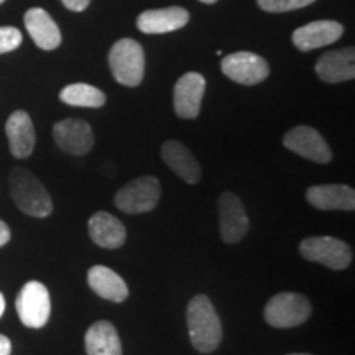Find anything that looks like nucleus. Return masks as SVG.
<instances>
[{
	"mask_svg": "<svg viewBox=\"0 0 355 355\" xmlns=\"http://www.w3.org/2000/svg\"><path fill=\"white\" fill-rule=\"evenodd\" d=\"M189 339L194 349L202 354L214 352L222 340V324L214 306L206 295H198L189 301L186 311Z\"/></svg>",
	"mask_w": 355,
	"mask_h": 355,
	"instance_id": "1",
	"label": "nucleus"
},
{
	"mask_svg": "<svg viewBox=\"0 0 355 355\" xmlns=\"http://www.w3.org/2000/svg\"><path fill=\"white\" fill-rule=\"evenodd\" d=\"M10 196L15 206L26 216L48 217L53 212V199L42 181L25 168H13L10 173Z\"/></svg>",
	"mask_w": 355,
	"mask_h": 355,
	"instance_id": "2",
	"label": "nucleus"
},
{
	"mask_svg": "<svg viewBox=\"0 0 355 355\" xmlns=\"http://www.w3.org/2000/svg\"><path fill=\"white\" fill-rule=\"evenodd\" d=\"M109 64L115 81L122 86L137 87L144 81L145 53L141 44L135 40H119L109 53Z\"/></svg>",
	"mask_w": 355,
	"mask_h": 355,
	"instance_id": "3",
	"label": "nucleus"
},
{
	"mask_svg": "<svg viewBox=\"0 0 355 355\" xmlns=\"http://www.w3.org/2000/svg\"><path fill=\"white\" fill-rule=\"evenodd\" d=\"M265 321L278 329H290L304 324L311 316V303L301 293L282 291L265 306Z\"/></svg>",
	"mask_w": 355,
	"mask_h": 355,
	"instance_id": "4",
	"label": "nucleus"
},
{
	"mask_svg": "<svg viewBox=\"0 0 355 355\" xmlns=\"http://www.w3.org/2000/svg\"><path fill=\"white\" fill-rule=\"evenodd\" d=\"M162 198V184L155 176H141L127 183L115 194V206L125 214L153 211Z\"/></svg>",
	"mask_w": 355,
	"mask_h": 355,
	"instance_id": "5",
	"label": "nucleus"
},
{
	"mask_svg": "<svg viewBox=\"0 0 355 355\" xmlns=\"http://www.w3.org/2000/svg\"><path fill=\"white\" fill-rule=\"evenodd\" d=\"M300 254L304 260L322 263L331 270H344L352 263V248L329 235L304 239L300 243Z\"/></svg>",
	"mask_w": 355,
	"mask_h": 355,
	"instance_id": "6",
	"label": "nucleus"
},
{
	"mask_svg": "<svg viewBox=\"0 0 355 355\" xmlns=\"http://www.w3.org/2000/svg\"><path fill=\"white\" fill-rule=\"evenodd\" d=\"M17 314L24 326L42 329L46 326L51 314V300L48 288L40 282L25 283L15 301Z\"/></svg>",
	"mask_w": 355,
	"mask_h": 355,
	"instance_id": "7",
	"label": "nucleus"
},
{
	"mask_svg": "<svg viewBox=\"0 0 355 355\" xmlns=\"http://www.w3.org/2000/svg\"><path fill=\"white\" fill-rule=\"evenodd\" d=\"M220 68L229 79L243 86H255L263 83L270 74L268 63L261 56L250 51H237L225 56Z\"/></svg>",
	"mask_w": 355,
	"mask_h": 355,
	"instance_id": "8",
	"label": "nucleus"
},
{
	"mask_svg": "<svg viewBox=\"0 0 355 355\" xmlns=\"http://www.w3.org/2000/svg\"><path fill=\"white\" fill-rule=\"evenodd\" d=\"M219 227L220 237L225 243H237L245 237L250 222H248L245 207L241 198L234 193H222L219 201Z\"/></svg>",
	"mask_w": 355,
	"mask_h": 355,
	"instance_id": "9",
	"label": "nucleus"
},
{
	"mask_svg": "<svg viewBox=\"0 0 355 355\" xmlns=\"http://www.w3.org/2000/svg\"><path fill=\"white\" fill-rule=\"evenodd\" d=\"M283 145L293 153L300 157L308 158L311 162L316 163H329L332 159V152L327 145V141L322 139V135L313 127L298 125L286 132L283 137Z\"/></svg>",
	"mask_w": 355,
	"mask_h": 355,
	"instance_id": "10",
	"label": "nucleus"
},
{
	"mask_svg": "<svg viewBox=\"0 0 355 355\" xmlns=\"http://www.w3.org/2000/svg\"><path fill=\"white\" fill-rule=\"evenodd\" d=\"M53 139L64 153L83 157L94 146V133L87 122L79 119H64L53 127Z\"/></svg>",
	"mask_w": 355,
	"mask_h": 355,
	"instance_id": "11",
	"label": "nucleus"
},
{
	"mask_svg": "<svg viewBox=\"0 0 355 355\" xmlns=\"http://www.w3.org/2000/svg\"><path fill=\"white\" fill-rule=\"evenodd\" d=\"M206 91V79L199 73H186L175 84V112L181 119H196Z\"/></svg>",
	"mask_w": 355,
	"mask_h": 355,
	"instance_id": "12",
	"label": "nucleus"
},
{
	"mask_svg": "<svg viewBox=\"0 0 355 355\" xmlns=\"http://www.w3.org/2000/svg\"><path fill=\"white\" fill-rule=\"evenodd\" d=\"M306 199L321 211H354L355 191L347 184H316L306 191Z\"/></svg>",
	"mask_w": 355,
	"mask_h": 355,
	"instance_id": "13",
	"label": "nucleus"
},
{
	"mask_svg": "<svg viewBox=\"0 0 355 355\" xmlns=\"http://www.w3.org/2000/svg\"><path fill=\"white\" fill-rule=\"evenodd\" d=\"M344 26L332 20H319L301 26L293 33V44L300 51H311L316 48L336 43L343 37Z\"/></svg>",
	"mask_w": 355,
	"mask_h": 355,
	"instance_id": "14",
	"label": "nucleus"
},
{
	"mask_svg": "<svg viewBox=\"0 0 355 355\" xmlns=\"http://www.w3.org/2000/svg\"><path fill=\"white\" fill-rule=\"evenodd\" d=\"M8 146L15 158H28L33 153L37 135L30 115L25 110H15L6 123Z\"/></svg>",
	"mask_w": 355,
	"mask_h": 355,
	"instance_id": "15",
	"label": "nucleus"
},
{
	"mask_svg": "<svg viewBox=\"0 0 355 355\" xmlns=\"http://www.w3.org/2000/svg\"><path fill=\"white\" fill-rule=\"evenodd\" d=\"M162 158L168 168L189 184H196L202 176L201 165L181 141L168 140L162 146Z\"/></svg>",
	"mask_w": 355,
	"mask_h": 355,
	"instance_id": "16",
	"label": "nucleus"
},
{
	"mask_svg": "<svg viewBox=\"0 0 355 355\" xmlns=\"http://www.w3.org/2000/svg\"><path fill=\"white\" fill-rule=\"evenodd\" d=\"M188 21V10L181 7H168L144 12L137 20V26L146 35H162L183 28Z\"/></svg>",
	"mask_w": 355,
	"mask_h": 355,
	"instance_id": "17",
	"label": "nucleus"
},
{
	"mask_svg": "<svg viewBox=\"0 0 355 355\" xmlns=\"http://www.w3.org/2000/svg\"><path fill=\"white\" fill-rule=\"evenodd\" d=\"M91 241L102 248H119L125 243L127 230L117 217L99 211L92 214L87 224Z\"/></svg>",
	"mask_w": 355,
	"mask_h": 355,
	"instance_id": "18",
	"label": "nucleus"
},
{
	"mask_svg": "<svg viewBox=\"0 0 355 355\" xmlns=\"http://www.w3.org/2000/svg\"><path fill=\"white\" fill-rule=\"evenodd\" d=\"M354 48L329 51L322 55L316 63V73L324 83L337 84L355 78Z\"/></svg>",
	"mask_w": 355,
	"mask_h": 355,
	"instance_id": "19",
	"label": "nucleus"
},
{
	"mask_svg": "<svg viewBox=\"0 0 355 355\" xmlns=\"http://www.w3.org/2000/svg\"><path fill=\"white\" fill-rule=\"evenodd\" d=\"M87 283L91 290L101 298L112 301V303H123L128 298V286L121 275L104 265H94L87 272Z\"/></svg>",
	"mask_w": 355,
	"mask_h": 355,
	"instance_id": "20",
	"label": "nucleus"
},
{
	"mask_svg": "<svg viewBox=\"0 0 355 355\" xmlns=\"http://www.w3.org/2000/svg\"><path fill=\"white\" fill-rule=\"evenodd\" d=\"M25 26L35 44L42 50L51 51L61 44L60 26L43 8H30L25 13Z\"/></svg>",
	"mask_w": 355,
	"mask_h": 355,
	"instance_id": "21",
	"label": "nucleus"
},
{
	"mask_svg": "<svg viewBox=\"0 0 355 355\" xmlns=\"http://www.w3.org/2000/svg\"><path fill=\"white\" fill-rule=\"evenodd\" d=\"M87 355H122V343L115 326L109 321H97L84 336Z\"/></svg>",
	"mask_w": 355,
	"mask_h": 355,
	"instance_id": "22",
	"label": "nucleus"
},
{
	"mask_svg": "<svg viewBox=\"0 0 355 355\" xmlns=\"http://www.w3.org/2000/svg\"><path fill=\"white\" fill-rule=\"evenodd\" d=\"M60 99L64 104L73 105V107H89V109H99L105 104V94L91 84L76 83L66 86L60 92Z\"/></svg>",
	"mask_w": 355,
	"mask_h": 355,
	"instance_id": "23",
	"label": "nucleus"
},
{
	"mask_svg": "<svg viewBox=\"0 0 355 355\" xmlns=\"http://www.w3.org/2000/svg\"><path fill=\"white\" fill-rule=\"evenodd\" d=\"M261 10L270 13H282L290 10H298V8L308 7L316 0H257Z\"/></svg>",
	"mask_w": 355,
	"mask_h": 355,
	"instance_id": "24",
	"label": "nucleus"
},
{
	"mask_svg": "<svg viewBox=\"0 0 355 355\" xmlns=\"http://www.w3.org/2000/svg\"><path fill=\"white\" fill-rule=\"evenodd\" d=\"M21 33L15 26H0V55L10 53L21 44Z\"/></svg>",
	"mask_w": 355,
	"mask_h": 355,
	"instance_id": "25",
	"label": "nucleus"
},
{
	"mask_svg": "<svg viewBox=\"0 0 355 355\" xmlns=\"http://www.w3.org/2000/svg\"><path fill=\"white\" fill-rule=\"evenodd\" d=\"M61 2H63V6L66 8H69V10L83 12V10H86V8L89 7L91 0H61Z\"/></svg>",
	"mask_w": 355,
	"mask_h": 355,
	"instance_id": "26",
	"label": "nucleus"
},
{
	"mask_svg": "<svg viewBox=\"0 0 355 355\" xmlns=\"http://www.w3.org/2000/svg\"><path fill=\"white\" fill-rule=\"evenodd\" d=\"M8 241H10V229L6 222L0 219V247L7 245Z\"/></svg>",
	"mask_w": 355,
	"mask_h": 355,
	"instance_id": "27",
	"label": "nucleus"
},
{
	"mask_svg": "<svg viewBox=\"0 0 355 355\" xmlns=\"http://www.w3.org/2000/svg\"><path fill=\"white\" fill-rule=\"evenodd\" d=\"M12 354V343L7 336L0 334V355H10Z\"/></svg>",
	"mask_w": 355,
	"mask_h": 355,
	"instance_id": "28",
	"label": "nucleus"
},
{
	"mask_svg": "<svg viewBox=\"0 0 355 355\" xmlns=\"http://www.w3.org/2000/svg\"><path fill=\"white\" fill-rule=\"evenodd\" d=\"M3 313H6V298H3V295L0 293V318H2Z\"/></svg>",
	"mask_w": 355,
	"mask_h": 355,
	"instance_id": "29",
	"label": "nucleus"
},
{
	"mask_svg": "<svg viewBox=\"0 0 355 355\" xmlns=\"http://www.w3.org/2000/svg\"><path fill=\"white\" fill-rule=\"evenodd\" d=\"M201 2H204V3H214V2H217V0H201Z\"/></svg>",
	"mask_w": 355,
	"mask_h": 355,
	"instance_id": "30",
	"label": "nucleus"
},
{
	"mask_svg": "<svg viewBox=\"0 0 355 355\" xmlns=\"http://www.w3.org/2000/svg\"><path fill=\"white\" fill-rule=\"evenodd\" d=\"M290 355H311V354H290Z\"/></svg>",
	"mask_w": 355,
	"mask_h": 355,
	"instance_id": "31",
	"label": "nucleus"
},
{
	"mask_svg": "<svg viewBox=\"0 0 355 355\" xmlns=\"http://www.w3.org/2000/svg\"><path fill=\"white\" fill-rule=\"evenodd\" d=\"M3 2H6V0H0V3H3Z\"/></svg>",
	"mask_w": 355,
	"mask_h": 355,
	"instance_id": "32",
	"label": "nucleus"
}]
</instances>
